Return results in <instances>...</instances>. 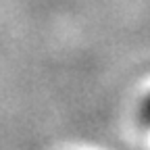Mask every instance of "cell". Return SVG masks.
Here are the masks:
<instances>
[{"instance_id": "cell-1", "label": "cell", "mask_w": 150, "mask_h": 150, "mask_svg": "<svg viewBox=\"0 0 150 150\" xmlns=\"http://www.w3.org/2000/svg\"><path fill=\"white\" fill-rule=\"evenodd\" d=\"M142 119L150 125V96L144 100V104H142Z\"/></svg>"}]
</instances>
